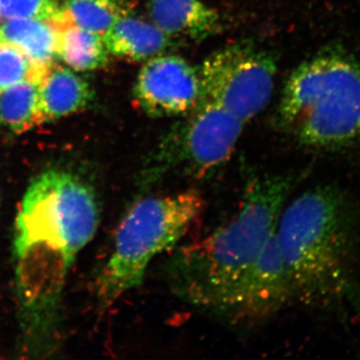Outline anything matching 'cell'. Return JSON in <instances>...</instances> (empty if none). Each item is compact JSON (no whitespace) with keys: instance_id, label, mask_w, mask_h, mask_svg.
Segmentation results:
<instances>
[{"instance_id":"cell-12","label":"cell","mask_w":360,"mask_h":360,"mask_svg":"<svg viewBox=\"0 0 360 360\" xmlns=\"http://www.w3.org/2000/svg\"><path fill=\"white\" fill-rule=\"evenodd\" d=\"M94 98L89 84L68 68L54 65L39 84L40 122L84 110Z\"/></svg>"},{"instance_id":"cell-17","label":"cell","mask_w":360,"mask_h":360,"mask_svg":"<svg viewBox=\"0 0 360 360\" xmlns=\"http://www.w3.org/2000/svg\"><path fill=\"white\" fill-rule=\"evenodd\" d=\"M45 75L18 47L0 41V91L26 80L39 84Z\"/></svg>"},{"instance_id":"cell-19","label":"cell","mask_w":360,"mask_h":360,"mask_svg":"<svg viewBox=\"0 0 360 360\" xmlns=\"http://www.w3.org/2000/svg\"><path fill=\"white\" fill-rule=\"evenodd\" d=\"M0 28H1V21H0Z\"/></svg>"},{"instance_id":"cell-2","label":"cell","mask_w":360,"mask_h":360,"mask_svg":"<svg viewBox=\"0 0 360 360\" xmlns=\"http://www.w3.org/2000/svg\"><path fill=\"white\" fill-rule=\"evenodd\" d=\"M276 238L293 300L345 319L360 316L359 217L340 187L319 184L286 201Z\"/></svg>"},{"instance_id":"cell-7","label":"cell","mask_w":360,"mask_h":360,"mask_svg":"<svg viewBox=\"0 0 360 360\" xmlns=\"http://www.w3.org/2000/svg\"><path fill=\"white\" fill-rule=\"evenodd\" d=\"M276 61L248 44L215 51L200 70L201 97L248 123L266 108L276 84Z\"/></svg>"},{"instance_id":"cell-9","label":"cell","mask_w":360,"mask_h":360,"mask_svg":"<svg viewBox=\"0 0 360 360\" xmlns=\"http://www.w3.org/2000/svg\"><path fill=\"white\" fill-rule=\"evenodd\" d=\"M201 96L200 71L186 58L165 52L146 61L134 86L137 106L149 117H182Z\"/></svg>"},{"instance_id":"cell-14","label":"cell","mask_w":360,"mask_h":360,"mask_svg":"<svg viewBox=\"0 0 360 360\" xmlns=\"http://www.w3.org/2000/svg\"><path fill=\"white\" fill-rule=\"evenodd\" d=\"M58 26V58L78 71H91L103 68L110 53L103 35L70 23L54 21Z\"/></svg>"},{"instance_id":"cell-16","label":"cell","mask_w":360,"mask_h":360,"mask_svg":"<svg viewBox=\"0 0 360 360\" xmlns=\"http://www.w3.org/2000/svg\"><path fill=\"white\" fill-rule=\"evenodd\" d=\"M0 124L15 134H23L41 124L39 84L26 80L0 91Z\"/></svg>"},{"instance_id":"cell-5","label":"cell","mask_w":360,"mask_h":360,"mask_svg":"<svg viewBox=\"0 0 360 360\" xmlns=\"http://www.w3.org/2000/svg\"><path fill=\"white\" fill-rule=\"evenodd\" d=\"M203 207L202 195L194 188L134 201L116 229L110 257L97 278L99 309H110L139 288L151 262L176 246Z\"/></svg>"},{"instance_id":"cell-8","label":"cell","mask_w":360,"mask_h":360,"mask_svg":"<svg viewBox=\"0 0 360 360\" xmlns=\"http://www.w3.org/2000/svg\"><path fill=\"white\" fill-rule=\"evenodd\" d=\"M292 300L274 231L255 264L241 274L212 312L231 323L253 326L276 314Z\"/></svg>"},{"instance_id":"cell-4","label":"cell","mask_w":360,"mask_h":360,"mask_svg":"<svg viewBox=\"0 0 360 360\" xmlns=\"http://www.w3.org/2000/svg\"><path fill=\"white\" fill-rule=\"evenodd\" d=\"M281 129L312 150H345L360 143V61L333 47L297 66L277 110Z\"/></svg>"},{"instance_id":"cell-3","label":"cell","mask_w":360,"mask_h":360,"mask_svg":"<svg viewBox=\"0 0 360 360\" xmlns=\"http://www.w3.org/2000/svg\"><path fill=\"white\" fill-rule=\"evenodd\" d=\"M300 177L295 174L248 176L236 215L168 258L165 276L170 290L184 302L212 312L264 250Z\"/></svg>"},{"instance_id":"cell-6","label":"cell","mask_w":360,"mask_h":360,"mask_svg":"<svg viewBox=\"0 0 360 360\" xmlns=\"http://www.w3.org/2000/svg\"><path fill=\"white\" fill-rule=\"evenodd\" d=\"M153 149L139 174L141 188L169 175L201 176L224 165L240 139L245 123L200 96Z\"/></svg>"},{"instance_id":"cell-18","label":"cell","mask_w":360,"mask_h":360,"mask_svg":"<svg viewBox=\"0 0 360 360\" xmlns=\"http://www.w3.org/2000/svg\"><path fill=\"white\" fill-rule=\"evenodd\" d=\"M60 6L56 0H0L2 20H39L56 21Z\"/></svg>"},{"instance_id":"cell-11","label":"cell","mask_w":360,"mask_h":360,"mask_svg":"<svg viewBox=\"0 0 360 360\" xmlns=\"http://www.w3.org/2000/svg\"><path fill=\"white\" fill-rule=\"evenodd\" d=\"M103 39L108 53L132 63H146L165 53L174 45V39L151 21L134 18L130 13L104 33Z\"/></svg>"},{"instance_id":"cell-15","label":"cell","mask_w":360,"mask_h":360,"mask_svg":"<svg viewBox=\"0 0 360 360\" xmlns=\"http://www.w3.org/2000/svg\"><path fill=\"white\" fill-rule=\"evenodd\" d=\"M130 13L131 9L123 0H65L56 21L103 35Z\"/></svg>"},{"instance_id":"cell-10","label":"cell","mask_w":360,"mask_h":360,"mask_svg":"<svg viewBox=\"0 0 360 360\" xmlns=\"http://www.w3.org/2000/svg\"><path fill=\"white\" fill-rule=\"evenodd\" d=\"M151 22L168 37L196 41L210 39L222 30L219 11L202 0H148Z\"/></svg>"},{"instance_id":"cell-1","label":"cell","mask_w":360,"mask_h":360,"mask_svg":"<svg viewBox=\"0 0 360 360\" xmlns=\"http://www.w3.org/2000/svg\"><path fill=\"white\" fill-rule=\"evenodd\" d=\"M99 217L96 191L68 170L40 172L23 194L13 250L21 345L32 356L56 350L66 281Z\"/></svg>"},{"instance_id":"cell-13","label":"cell","mask_w":360,"mask_h":360,"mask_svg":"<svg viewBox=\"0 0 360 360\" xmlns=\"http://www.w3.org/2000/svg\"><path fill=\"white\" fill-rule=\"evenodd\" d=\"M0 41L18 47L44 73L58 58L59 30L54 21L6 20L0 28Z\"/></svg>"}]
</instances>
